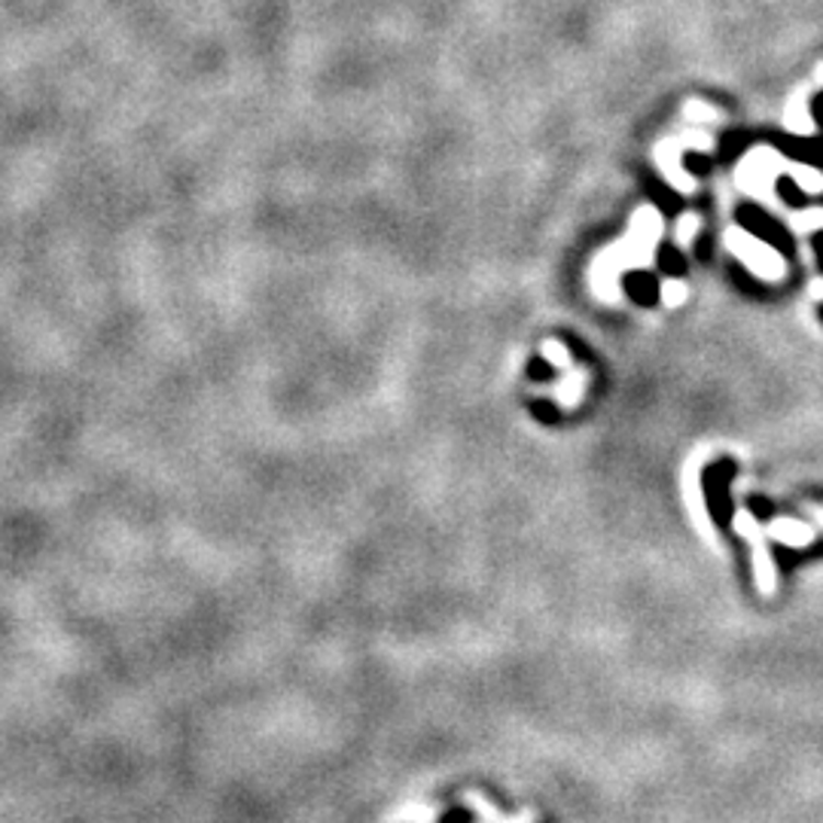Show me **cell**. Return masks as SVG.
<instances>
[{
	"instance_id": "1",
	"label": "cell",
	"mask_w": 823,
	"mask_h": 823,
	"mask_svg": "<svg viewBox=\"0 0 823 823\" xmlns=\"http://www.w3.org/2000/svg\"><path fill=\"white\" fill-rule=\"evenodd\" d=\"M729 244H732V251L739 253L741 260H747V263L754 265L756 272H768L771 278L781 272V263H778V256L775 253H768L763 244H756L754 238L739 236V232H729Z\"/></svg>"
},
{
	"instance_id": "2",
	"label": "cell",
	"mask_w": 823,
	"mask_h": 823,
	"mask_svg": "<svg viewBox=\"0 0 823 823\" xmlns=\"http://www.w3.org/2000/svg\"><path fill=\"white\" fill-rule=\"evenodd\" d=\"M686 296L684 281H665L662 284V299H665V306H681Z\"/></svg>"
},
{
	"instance_id": "3",
	"label": "cell",
	"mask_w": 823,
	"mask_h": 823,
	"mask_svg": "<svg viewBox=\"0 0 823 823\" xmlns=\"http://www.w3.org/2000/svg\"><path fill=\"white\" fill-rule=\"evenodd\" d=\"M693 232H698V217H684V220H681V232H677L681 244H689Z\"/></svg>"
}]
</instances>
